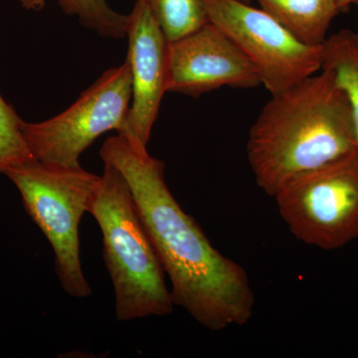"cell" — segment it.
Wrapping results in <instances>:
<instances>
[{"label": "cell", "mask_w": 358, "mask_h": 358, "mask_svg": "<svg viewBox=\"0 0 358 358\" xmlns=\"http://www.w3.org/2000/svg\"><path fill=\"white\" fill-rule=\"evenodd\" d=\"M100 157L126 179L164 274L174 307L206 329L223 331L251 319L255 296L243 267L224 256L185 213L164 180V164L117 134Z\"/></svg>", "instance_id": "6da1fadb"}, {"label": "cell", "mask_w": 358, "mask_h": 358, "mask_svg": "<svg viewBox=\"0 0 358 358\" xmlns=\"http://www.w3.org/2000/svg\"><path fill=\"white\" fill-rule=\"evenodd\" d=\"M89 213L103 237V254L115 296V317L126 322L173 310L164 271L141 222L126 179L105 164Z\"/></svg>", "instance_id": "3957f363"}, {"label": "cell", "mask_w": 358, "mask_h": 358, "mask_svg": "<svg viewBox=\"0 0 358 358\" xmlns=\"http://www.w3.org/2000/svg\"><path fill=\"white\" fill-rule=\"evenodd\" d=\"M27 10L40 11L44 8L47 0H18Z\"/></svg>", "instance_id": "9a60e30c"}, {"label": "cell", "mask_w": 358, "mask_h": 358, "mask_svg": "<svg viewBox=\"0 0 358 358\" xmlns=\"http://www.w3.org/2000/svg\"><path fill=\"white\" fill-rule=\"evenodd\" d=\"M169 42L209 22L205 0H145Z\"/></svg>", "instance_id": "7c38bea8"}, {"label": "cell", "mask_w": 358, "mask_h": 358, "mask_svg": "<svg viewBox=\"0 0 358 358\" xmlns=\"http://www.w3.org/2000/svg\"><path fill=\"white\" fill-rule=\"evenodd\" d=\"M128 61L131 74V103L121 133L136 147L147 148L152 127L166 93L169 40L145 0H136L128 14Z\"/></svg>", "instance_id": "9c48e42d"}, {"label": "cell", "mask_w": 358, "mask_h": 358, "mask_svg": "<svg viewBox=\"0 0 358 358\" xmlns=\"http://www.w3.org/2000/svg\"><path fill=\"white\" fill-rule=\"evenodd\" d=\"M357 155L350 101L329 70L271 95L247 141L257 185L272 197L293 179Z\"/></svg>", "instance_id": "7a4b0ae2"}, {"label": "cell", "mask_w": 358, "mask_h": 358, "mask_svg": "<svg viewBox=\"0 0 358 358\" xmlns=\"http://www.w3.org/2000/svg\"><path fill=\"white\" fill-rule=\"evenodd\" d=\"M68 15L76 16L82 25L107 38L127 36L128 14L113 10L107 0H57Z\"/></svg>", "instance_id": "4fadbf2b"}, {"label": "cell", "mask_w": 358, "mask_h": 358, "mask_svg": "<svg viewBox=\"0 0 358 358\" xmlns=\"http://www.w3.org/2000/svg\"><path fill=\"white\" fill-rule=\"evenodd\" d=\"M205 4L209 21L251 61L271 95L322 70V46L301 43L263 9L242 0H205Z\"/></svg>", "instance_id": "52a82bcc"}, {"label": "cell", "mask_w": 358, "mask_h": 358, "mask_svg": "<svg viewBox=\"0 0 358 358\" xmlns=\"http://www.w3.org/2000/svg\"><path fill=\"white\" fill-rule=\"evenodd\" d=\"M131 102L128 61L106 71L67 110L47 121L22 122L21 131L32 157L79 166V159L103 134L121 133Z\"/></svg>", "instance_id": "8992f818"}, {"label": "cell", "mask_w": 358, "mask_h": 358, "mask_svg": "<svg viewBox=\"0 0 358 358\" xmlns=\"http://www.w3.org/2000/svg\"><path fill=\"white\" fill-rule=\"evenodd\" d=\"M259 85L251 61L210 21L169 43L166 92L199 98L223 87L251 89Z\"/></svg>", "instance_id": "ba28073f"}, {"label": "cell", "mask_w": 358, "mask_h": 358, "mask_svg": "<svg viewBox=\"0 0 358 358\" xmlns=\"http://www.w3.org/2000/svg\"><path fill=\"white\" fill-rule=\"evenodd\" d=\"M355 6H357L358 7V0H357V1L355 2Z\"/></svg>", "instance_id": "ac0fdd59"}, {"label": "cell", "mask_w": 358, "mask_h": 358, "mask_svg": "<svg viewBox=\"0 0 358 358\" xmlns=\"http://www.w3.org/2000/svg\"><path fill=\"white\" fill-rule=\"evenodd\" d=\"M336 1H338L341 10L343 11L345 10L348 6H352V4H355V2L357 1V0H336Z\"/></svg>", "instance_id": "2e32d148"}, {"label": "cell", "mask_w": 358, "mask_h": 358, "mask_svg": "<svg viewBox=\"0 0 358 358\" xmlns=\"http://www.w3.org/2000/svg\"><path fill=\"white\" fill-rule=\"evenodd\" d=\"M294 37L308 46L322 47L329 30L341 13L336 0H257Z\"/></svg>", "instance_id": "30bf717a"}, {"label": "cell", "mask_w": 358, "mask_h": 358, "mask_svg": "<svg viewBox=\"0 0 358 358\" xmlns=\"http://www.w3.org/2000/svg\"><path fill=\"white\" fill-rule=\"evenodd\" d=\"M22 122L0 95V174L9 167L34 159L21 131Z\"/></svg>", "instance_id": "5bb4252c"}, {"label": "cell", "mask_w": 358, "mask_h": 358, "mask_svg": "<svg viewBox=\"0 0 358 358\" xmlns=\"http://www.w3.org/2000/svg\"><path fill=\"white\" fill-rule=\"evenodd\" d=\"M274 199L296 239L327 251L345 246L358 238V155L293 179Z\"/></svg>", "instance_id": "5b68a950"}, {"label": "cell", "mask_w": 358, "mask_h": 358, "mask_svg": "<svg viewBox=\"0 0 358 358\" xmlns=\"http://www.w3.org/2000/svg\"><path fill=\"white\" fill-rule=\"evenodd\" d=\"M322 70H329L345 90L350 108L358 143V32L341 30L322 45Z\"/></svg>", "instance_id": "8fae6325"}, {"label": "cell", "mask_w": 358, "mask_h": 358, "mask_svg": "<svg viewBox=\"0 0 358 358\" xmlns=\"http://www.w3.org/2000/svg\"><path fill=\"white\" fill-rule=\"evenodd\" d=\"M242 1L247 2V3H250V2H251V0H242Z\"/></svg>", "instance_id": "e0dca14e"}, {"label": "cell", "mask_w": 358, "mask_h": 358, "mask_svg": "<svg viewBox=\"0 0 358 358\" xmlns=\"http://www.w3.org/2000/svg\"><path fill=\"white\" fill-rule=\"evenodd\" d=\"M17 188L26 212L48 240L61 287L77 299L91 296L82 270L79 227L100 185L101 176L83 167L31 159L4 171Z\"/></svg>", "instance_id": "277c9868"}]
</instances>
